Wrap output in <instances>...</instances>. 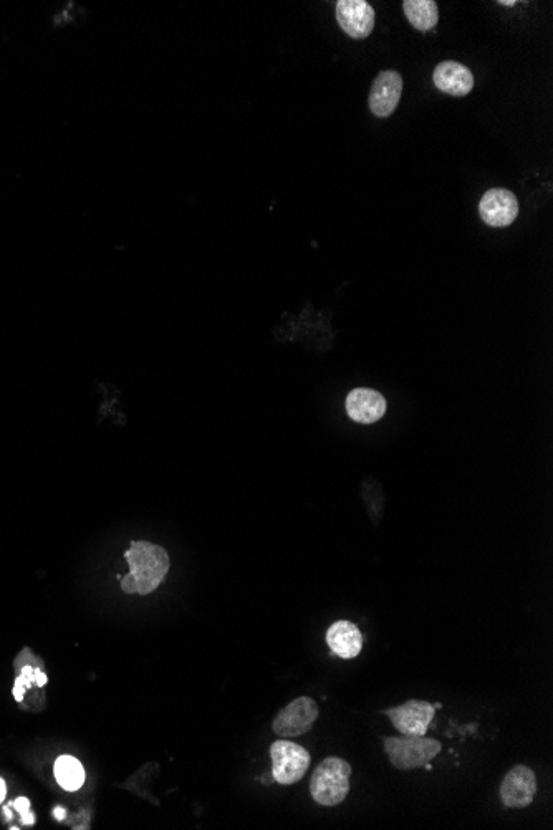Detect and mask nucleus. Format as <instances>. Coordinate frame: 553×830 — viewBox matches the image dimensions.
Segmentation results:
<instances>
[{"instance_id":"f257e3e1","label":"nucleus","mask_w":553,"mask_h":830,"mask_svg":"<svg viewBox=\"0 0 553 830\" xmlns=\"http://www.w3.org/2000/svg\"><path fill=\"white\" fill-rule=\"evenodd\" d=\"M130 572L121 579L125 594L148 595L163 584L169 572V555L163 547L146 541L131 544L125 554Z\"/></svg>"},{"instance_id":"f03ea898","label":"nucleus","mask_w":553,"mask_h":830,"mask_svg":"<svg viewBox=\"0 0 553 830\" xmlns=\"http://www.w3.org/2000/svg\"><path fill=\"white\" fill-rule=\"evenodd\" d=\"M352 766L340 758L323 759L310 779V794L320 806L342 804L350 792Z\"/></svg>"},{"instance_id":"7ed1b4c3","label":"nucleus","mask_w":553,"mask_h":830,"mask_svg":"<svg viewBox=\"0 0 553 830\" xmlns=\"http://www.w3.org/2000/svg\"><path fill=\"white\" fill-rule=\"evenodd\" d=\"M385 751L391 764L400 771L424 768L441 753V743L426 736H398L385 739Z\"/></svg>"},{"instance_id":"20e7f679","label":"nucleus","mask_w":553,"mask_h":830,"mask_svg":"<svg viewBox=\"0 0 553 830\" xmlns=\"http://www.w3.org/2000/svg\"><path fill=\"white\" fill-rule=\"evenodd\" d=\"M270 758H272L274 781L284 786L299 782L310 766V754L307 749L285 739L272 744Z\"/></svg>"},{"instance_id":"39448f33","label":"nucleus","mask_w":553,"mask_h":830,"mask_svg":"<svg viewBox=\"0 0 553 830\" xmlns=\"http://www.w3.org/2000/svg\"><path fill=\"white\" fill-rule=\"evenodd\" d=\"M318 715H320V710L315 700L308 696H300L275 716V734H279L282 738L302 736L313 728Z\"/></svg>"},{"instance_id":"423d86ee","label":"nucleus","mask_w":553,"mask_h":830,"mask_svg":"<svg viewBox=\"0 0 553 830\" xmlns=\"http://www.w3.org/2000/svg\"><path fill=\"white\" fill-rule=\"evenodd\" d=\"M441 705H433L428 701L409 700L404 705L395 706L385 711L391 723L401 734L406 736H424L428 733L429 724L433 721L436 710Z\"/></svg>"},{"instance_id":"0eeeda50","label":"nucleus","mask_w":553,"mask_h":830,"mask_svg":"<svg viewBox=\"0 0 553 830\" xmlns=\"http://www.w3.org/2000/svg\"><path fill=\"white\" fill-rule=\"evenodd\" d=\"M537 794V777L524 764H517L505 774L501 784V799L510 809H524L530 806Z\"/></svg>"},{"instance_id":"6e6552de","label":"nucleus","mask_w":553,"mask_h":830,"mask_svg":"<svg viewBox=\"0 0 553 830\" xmlns=\"http://www.w3.org/2000/svg\"><path fill=\"white\" fill-rule=\"evenodd\" d=\"M401 93H403L401 73L396 70H383L371 85L370 98H368L371 113L380 118L393 115L400 105Z\"/></svg>"},{"instance_id":"1a4fd4ad","label":"nucleus","mask_w":553,"mask_h":830,"mask_svg":"<svg viewBox=\"0 0 553 830\" xmlns=\"http://www.w3.org/2000/svg\"><path fill=\"white\" fill-rule=\"evenodd\" d=\"M482 221L491 227H507L519 216V201L509 189H489L479 203Z\"/></svg>"},{"instance_id":"9d476101","label":"nucleus","mask_w":553,"mask_h":830,"mask_svg":"<svg viewBox=\"0 0 553 830\" xmlns=\"http://www.w3.org/2000/svg\"><path fill=\"white\" fill-rule=\"evenodd\" d=\"M337 20L352 39H366L375 29V9L366 0H338Z\"/></svg>"},{"instance_id":"9b49d317","label":"nucleus","mask_w":553,"mask_h":830,"mask_svg":"<svg viewBox=\"0 0 553 830\" xmlns=\"http://www.w3.org/2000/svg\"><path fill=\"white\" fill-rule=\"evenodd\" d=\"M433 82L438 90L451 97H466L474 88V75L459 62L446 60L434 68Z\"/></svg>"},{"instance_id":"f8f14e48","label":"nucleus","mask_w":553,"mask_h":830,"mask_svg":"<svg viewBox=\"0 0 553 830\" xmlns=\"http://www.w3.org/2000/svg\"><path fill=\"white\" fill-rule=\"evenodd\" d=\"M347 413L352 420L371 425L381 420L386 413V400L378 391L370 388H356L347 396Z\"/></svg>"},{"instance_id":"ddd939ff","label":"nucleus","mask_w":553,"mask_h":830,"mask_svg":"<svg viewBox=\"0 0 553 830\" xmlns=\"http://www.w3.org/2000/svg\"><path fill=\"white\" fill-rule=\"evenodd\" d=\"M327 643L337 657L350 660L360 655L363 637H361L360 628L356 627L355 623L338 620L328 628Z\"/></svg>"},{"instance_id":"4468645a","label":"nucleus","mask_w":553,"mask_h":830,"mask_svg":"<svg viewBox=\"0 0 553 830\" xmlns=\"http://www.w3.org/2000/svg\"><path fill=\"white\" fill-rule=\"evenodd\" d=\"M404 15L419 32L433 30L439 22L438 4L434 0H404Z\"/></svg>"},{"instance_id":"2eb2a0df","label":"nucleus","mask_w":553,"mask_h":830,"mask_svg":"<svg viewBox=\"0 0 553 830\" xmlns=\"http://www.w3.org/2000/svg\"><path fill=\"white\" fill-rule=\"evenodd\" d=\"M55 779L65 791H78L85 782V769L73 756H60L55 761Z\"/></svg>"},{"instance_id":"dca6fc26","label":"nucleus","mask_w":553,"mask_h":830,"mask_svg":"<svg viewBox=\"0 0 553 830\" xmlns=\"http://www.w3.org/2000/svg\"><path fill=\"white\" fill-rule=\"evenodd\" d=\"M15 807H17V809H19L20 812L27 811V809H29V799H24V797H20V799H17V802H15Z\"/></svg>"},{"instance_id":"f3484780","label":"nucleus","mask_w":553,"mask_h":830,"mask_svg":"<svg viewBox=\"0 0 553 830\" xmlns=\"http://www.w3.org/2000/svg\"><path fill=\"white\" fill-rule=\"evenodd\" d=\"M5 796H7V786H5V781L0 777V804L4 801Z\"/></svg>"},{"instance_id":"a211bd4d","label":"nucleus","mask_w":553,"mask_h":830,"mask_svg":"<svg viewBox=\"0 0 553 830\" xmlns=\"http://www.w3.org/2000/svg\"><path fill=\"white\" fill-rule=\"evenodd\" d=\"M515 4H517L515 0H509V2H504V0H501V2H499V5H505V7H514Z\"/></svg>"}]
</instances>
